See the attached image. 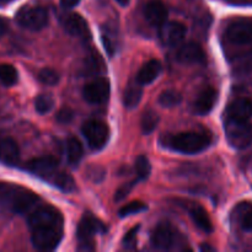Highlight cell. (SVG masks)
<instances>
[{"instance_id": "4fadbf2b", "label": "cell", "mask_w": 252, "mask_h": 252, "mask_svg": "<svg viewBox=\"0 0 252 252\" xmlns=\"http://www.w3.org/2000/svg\"><path fill=\"white\" fill-rule=\"evenodd\" d=\"M174 229L167 221L155 226L150 236V243L158 250H169L174 244Z\"/></svg>"}, {"instance_id": "277c9868", "label": "cell", "mask_w": 252, "mask_h": 252, "mask_svg": "<svg viewBox=\"0 0 252 252\" xmlns=\"http://www.w3.org/2000/svg\"><path fill=\"white\" fill-rule=\"evenodd\" d=\"M49 15L46 7L41 5H24L16 12V21L22 29L39 31L48 24Z\"/></svg>"}, {"instance_id": "d6986e66", "label": "cell", "mask_w": 252, "mask_h": 252, "mask_svg": "<svg viewBox=\"0 0 252 252\" xmlns=\"http://www.w3.org/2000/svg\"><path fill=\"white\" fill-rule=\"evenodd\" d=\"M162 71V64L158 59H150L140 68L137 74V81L140 85H149L157 80Z\"/></svg>"}, {"instance_id": "4dcf8cb0", "label": "cell", "mask_w": 252, "mask_h": 252, "mask_svg": "<svg viewBox=\"0 0 252 252\" xmlns=\"http://www.w3.org/2000/svg\"><path fill=\"white\" fill-rule=\"evenodd\" d=\"M240 225L244 230L252 231V204H243L240 207Z\"/></svg>"}, {"instance_id": "74e56055", "label": "cell", "mask_w": 252, "mask_h": 252, "mask_svg": "<svg viewBox=\"0 0 252 252\" xmlns=\"http://www.w3.org/2000/svg\"><path fill=\"white\" fill-rule=\"evenodd\" d=\"M6 31H7V22H6V20L2 19V17H0V37L4 36V33Z\"/></svg>"}, {"instance_id": "ffe728a7", "label": "cell", "mask_w": 252, "mask_h": 252, "mask_svg": "<svg viewBox=\"0 0 252 252\" xmlns=\"http://www.w3.org/2000/svg\"><path fill=\"white\" fill-rule=\"evenodd\" d=\"M189 216H191L192 221L194 223V225L202 230L203 233H212L213 231V224H212L211 218H209L208 213H207L206 209L203 207L198 206V204H194L189 208Z\"/></svg>"}, {"instance_id": "6da1fadb", "label": "cell", "mask_w": 252, "mask_h": 252, "mask_svg": "<svg viewBox=\"0 0 252 252\" xmlns=\"http://www.w3.org/2000/svg\"><path fill=\"white\" fill-rule=\"evenodd\" d=\"M29 228L34 248L41 251H52L58 248L63 239V216L53 206H39L30 213Z\"/></svg>"}, {"instance_id": "83f0119b", "label": "cell", "mask_w": 252, "mask_h": 252, "mask_svg": "<svg viewBox=\"0 0 252 252\" xmlns=\"http://www.w3.org/2000/svg\"><path fill=\"white\" fill-rule=\"evenodd\" d=\"M135 174H137L138 180H147L152 172V165H150L149 159L144 155H139L135 159Z\"/></svg>"}, {"instance_id": "e0dca14e", "label": "cell", "mask_w": 252, "mask_h": 252, "mask_svg": "<svg viewBox=\"0 0 252 252\" xmlns=\"http://www.w3.org/2000/svg\"><path fill=\"white\" fill-rule=\"evenodd\" d=\"M252 117V101L250 98L239 97L229 105L226 118L238 121H250Z\"/></svg>"}, {"instance_id": "5b68a950", "label": "cell", "mask_w": 252, "mask_h": 252, "mask_svg": "<svg viewBox=\"0 0 252 252\" xmlns=\"http://www.w3.org/2000/svg\"><path fill=\"white\" fill-rule=\"evenodd\" d=\"M226 139L235 149H245L252 143V126L249 121H238L226 118L225 125Z\"/></svg>"}, {"instance_id": "836d02e7", "label": "cell", "mask_w": 252, "mask_h": 252, "mask_svg": "<svg viewBox=\"0 0 252 252\" xmlns=\"http://www.w3.org/2000/svg\"><path fill=\"white\" fill-rule=\"evenodd\" d=\"M138 180H134V181H130V182H127V184L122 185V186L120 187V189L116 191V194H115V201L116 202H121L123 201V199L126 198V197L128 196V194L130 193V191H132L133 187L137 185Z\"/></svg>"}, {"instance_id": "cb8c5ba5", "label": "cell", "mask_w": 252, "mask_h": 252, "mask_svg": "<svg viewBox=\"0 0 252 252\" xmlns=\"http://www.w3.org/2000/svg\"><path fill=\"white\" fill-rule=\"evenodd\" d=\"M51 184H53L54 186L58 187L61 191L65 192V193H70V192L75 191V182H74L73 177L70 175L65 174V172H57L56 176L52 179Z\"/></svg>"}, {"instance_id": "60d3db41", "label": "cell", "mask_w": 252, "mask_h": 252, "mask_svg": "<svg viewBox=\"0 0 252 252\" xmlns=\"http://www.w3.org/2000/svg\"><path fill=\"white\" fill-rule=\"evenodd\" d=\"M9 1V0H0V4H2V2H6Z\"/></svg>"}, {"instance_id": "30bf717a", "label": "cell", "mask_w": 252, "mask_h": 252, "mask_svg": "<svg viewBox=\"0 0 252 252\" xmlns=\"http://www.w3.org/2000/svg\"><path fill=\"white\" fill-rule=\"evenodd\" d=\"M187 29L182 22L165 21L159 27V36L162 43L169 47H176L184 42Z\"/></svg>"}, {"instance_id": "484cf974", "label": "cell", "mask_w": 252, "mask_h": 252, "mask_svg": "<svg viewBox=\"0 0 252 252\" xmlns=\"http://www.w3.org/2000/svg\"><path fill=\"white\" fill-rule=\"evenodd\" d=\"M17 70L11 64H1L0 65V81L5 86H12L17 83Z\"/></svg>"}, {"instance_id": "7402d4cb", "label": "cell", "mask_w": 252, "mask_h": 252, "mask_svg": "<svg viewBox=\"0 0 252 252\" xmlns=\"http://www.w3.org/2000/svg\"><path fill=\"white\" fill-rule=\"evenodd\" d=\"M65 155L68 162L73 166L80 162V160L84 157V148L81 143L76 138H69L65 143Z\"/></svg>"}, {"instance_id": "8fae6325", "label": "cell", "mask_w": 252, "mask_h": 252, "mask_svg": "<svg viewBox=\"0 0 252 252\" xmlns=\"http://www.w3.org/2000/svg\"><path fill=\"white\" fill-rule=\"evenodd\" d=\"M110 90V81L105 78H97L84 88L83 96L89 103L98 105L108 100Z\"/></svg>"}, {"instance_id": "44dd1931", "label": "cell", "mask_w": 252, "mask_h": 252, "mask_svg": "<svg viewBox=\"0 0 252 252\" xmlns=\"http://www.w3.org/2000/svg\"><path fill=\"white\" fill-rule=\"evenodd\" d=\"M142 85L137 80L134 83H129L127 89L125 90V94H123V105H125L126 108H129V110L135 108L138 103L140 102V100H142Z\"/></svg>"}, {"instance_id": "52a82bcc", "label": "cell", "mask_w": 252, "mask_h": 252, "mask_svg": "<svg viewBox=\"0 0 252 252\" xmlns=\"http://www.w3.org/2000/svg\"><path fill=\"white\" fill-rule=\"evenodd\" d=\"M225 39L236 47L252 44V19H236L225 30Z\"/></svg>"}, {"instance_id": "f546056e", "label": "cell", "mask_w": 252, "mask_h": 252, "mask_svg": "<svg viewBox=\"0 0 252 252\" xmlns=\"http://www.w3.org/2000/svg\"><path fill=\"white\" fill-rule=\"evenodd\" d=\"M54 106V100L51 95H47V94H42L34 101V108L38 113L44 115V113H48L49 111L53 108Z\"/></svg>"}, {"instance_id": "ab89813d", "label": "cell", "mask_w": 252, "mask_h": 252, "mask_svg": "<svg viewBox=\"0 0 252 252\" xmlns=\"http://www.w3.org/2000/svg\"><path fill=\"white\" fill-rule=\"evenodd\" d=\"M201 250L214 251V248H212V246H208V245H203V246H201Z\"/></svg>"}, {"instance_id": "2e32d148", "label": "cell", "mask_w": 252, "mask_h": 252, "mask_svg": "<svg viewBox=\"0 0 252 252\" xmlns=\"http://www.w3.org/2000/svg\"><path fill=\"white\" fill-rule=\"evenodd\" d=\"M218 100V93L213 88H207L199 93L193 103V112L198 116H206L211 112Z\"/></svg>"}, {"instance_id": "d590c367", "label": "cell", "mask_w": 252, "mask_h": 252, "mask_svg": "<svg viewBox=\"0 0 252 252\" xmlns=\"http://www.w3.org/2000/svg\"><path fill=\"white\" fill-rule=\"evenodd\" d=\"M88 176L91 181L94 182H100L101 180L105 177V171H103L101 167L98 166H93V167H89L88 170Z\"/></svg>"}, {"instance_id": "7c38bea8", "label": "cell", "mask_w": 252, "mask_h": 252, "mask_svg": "<svg viewBox=\"0 0 252 252\" xmlns=\"http://www.w3.org/2000/svg\"><path fill=\"white\" fill-rule=\"evenodd\" d=\"M62 26L69 34L88 41L91 38V32L83 16L79 14H68L62 17Z\"/></svg>"}, {"instance_id": "ba28073f", "label": "cell", "mask_w": 252, "mask_h": 252, "mask_svg": "<svg viewBox=\"0 0 252 252\" xmlns=\"http://www.w3.org/2000/svg\"><path fill=\"white\" fill-rule=\"evenodd\" d=\"M83 135L91 149L100 150L110 139V128L102 121H88L83 126Z\"/></svg>"}, {"instance_id": "8992f818", "label": "cell", "mask_w": 252, "mask_h": 252, "mask_svg": "<svg viewBox=\"0 0 252 252\" xmlns=\"http://www.w3.org/2000/svg\"><path fill=\"white\" fill-rule=\"evenodd\" d=\"M106 228L98 219L91 214H85L81 218L78 228H76V236L79 240V250H94L93 238L96 234L105 233Z\"/></svg>"}, {"instance_id": "8d00e7d4", "label": "cell", "mask_w": 252, "mask_h": 252, "mask_svg": "<svg viewBox=\"0 0 252 252\" xmlns=\"http://www.w3.org/2000/svg\"><path fill=\"white\" fill-rule=\"evenodd\" d=\"M80 2V0H61V5L64 9H73Z\"/></svg>"}, {"instance_id": "ac0fdd59", "label": "cell", "mask_w": 252, "mask_h": 252, "mask_svg": "<svg viewBox=\"0 0 252 252\" xmlns=\"http://www.w3.org/2000/svg\"><path fill=\"white\" fill-rule=\"evenodd\" d=\"M0 161L7 166H14L20 161V149L11 138H0Z\"/></svg>"}, {"instance_id": "9c48e42d", "label": "cell", "mask_w": 252, "mask_h": 252, "mask_svg": "<svg viewBox=\"0 0 252 252\" xmlns=\"http://www.w3.org/2000/svg\"><path fill=\"white\" fill-rule=\"evenodd\" d=\"M58 166L59 162L56 158L41 157L30 160L26 165V169L33 175H36V176L51 182L52 179L56 176L57 172L59 171Z\"/></svg>"}, {"instance_id": "4316f807", "label": "cell", "mask_w": 252, "mask_h": 252, "mask_svg": "<svg viewBox=\"0 0 252 252\" xmlns=\"http://www.w3.org/2000/svg\"><path fill=\"white\" fill-rule=\"evenodd\" d=\"M182 101L181 94L177 93L176 90H166L159 96V103L162 107L172 108L180 105Z\"/></svg>"}, {"instance_id": "d4e9b609", "label": "cell", "mask_w": 252, "mask_h": 252, "mask_svg": "<svg viewBox=\"0 0 252 252\" xmlns=\"http://www.w3.org/2000/svg\"><path fill=\"white\" fill-rule=\"evenodd\" d=\"M158 123H159V116L152 110L145 111L142 117V122H140L143 134L149 135L150 133L154 132L155 128L158 127Z\"/></svg>"}, {"instance_id": "5bb4252c", "label": "cell", "mask_w": 252, "mask_h": 252, "mask_svg": "<svg viewBox=\"0 0 252 252\" xmlns=\"http://www.w3.org/2000/svg\"><path fill=\"white\" fill-rule=\"evenodd\" d=\"M177 61L182 64H198L204 63L206 54L203 48L196 42H187L181 44L177 51Z\"/></svg>"}, {"instance_id": "d6a6232c", "label": "cell", "mask_w": 252, "mask_h": 252, "mask_svg": "<svg viewBox=\"0 0 252 252\" xmlns=\"http://www.w3.org/2000/svg\"><path fill=\"white\" fill-rule=\"evenodd\" d=\"M139 228V225L132 228L127 234H126L125 238H123V246H125L126 249H128V250H133V249L137 248V236Z\"/></svg>"}, {"instance_id": "3957f363", "label": "cell", "mask_w": 252, "mask_h": 252, "mask_svg": "<svg viewBox=\"0 0 252 252\" xmlns=\"http://www.w3.org/2000/svg\"><path fill=\"white\" fill-rule=\"evenodd\" d=\"M212 144V137L204 132H182L171 135L164 145L174 152L182 154H198Z\"/></svg>"}, {"instance_id": "603a6c76", "label": "cell", "mask_w": 252, "mask_h": 252, "mask_svg": "<svg viewBox=\"0 0 252 252\" xmlns=\"http://www.w3.org/2000/svg\"><path fill=\"white\" fill-rule=\"evenodd\" d=\"M103 70H105V65H103L102 58L95 52L89 54V57L83 64V74H85V75H97V74L102 73Z\"/></svg>"}, {"instance_id": "e575fe53", "label": "cell", "mask_w": 252, "mask_h": 252, "mask_svg": "<svg viewBox=\"0 0 252 252\" xmlns=\"http://www.w3.org/2000/svg\"><path fill=\"white\" fill-rule=\"evenodd\" d=\"M56 118H57V121H58L59 123L66 125V123H69L74 118V111L71 110V108H69V107L62 108V110L58 111Z\"/></svg>"}, {"instance_id": "7a4b0ae2", "label": "cell", "mask_w": 252, "mask_h": 252, "mask_svg": "<svg viewBox=\"0 0 252 252\" xmlns=\"http://www.w3.org/2000/svg\"><path fill=\"white\" fill-rule=\"evenodd\" d=\"M39 197L31 189L0 182V207L15 214H25L37 206Z\"/></svg>"}, {"instance_id": "f35d334b", "label": "cell", "mask_w": 252, "mask_h": 252, "mask_svg": "<svg viewBox=\"0 0 252 252\" xmlns=\"http://www.w3.org/2000/svg\"><path fill=\"white\" fill-rule=\"evenodd\" d=\"M116 1H117L121 6H127V5L129 4V0H116Z\"/></svg>"}, {"instance_id": "f1b7e54d", "label": "cell", "mask_w": 252, "mask_h": 252, "mask_svg": "<svg viewBox=\"0 0 252 252\" xmlns=\"http://www.w3.org/2000/svg\"><path fill=\"white\" fill-rule=\"evenodd\" d=\"M148 209V206L145 203L140 201H135V202H130V203L126 204L125 207L120 209L118 212V216L121 218H127V217L134 216V214H139L140 212H144Z\"/></svg>"}, {"instance_id": "9a60e30c", "label": "cell", "mask_w": 252, "mask_h": 252, "mask_svg": "<svg viewBox=\"0 0 252 252\" xmlns=\"http://www.w3.org/2000/svg\"><path fill=\"white\" fill-rule=\"evenodd\" d=\"M167 15H169L167 7L160 0H150L144 7V16L147 21L158 29L165 21H167Z\"/></svg>"}, {"instance_id": "1f68e13d", "label": "cell", "mask_w": 252, "mask_h": 252, "mask_svg": "<svg viewBox=\"0 0 252 252\" xmlns=\"http://www.w3.org/2000/svg\"><path fill=\"white\" fill-rule=\"evenodd\" d=\"M38 79L41 83L44 84V85L54 86L58 84L59 74L57 73L56 70H53V69L44 68L38 73Z\"/></svg>"}]
</instances>
